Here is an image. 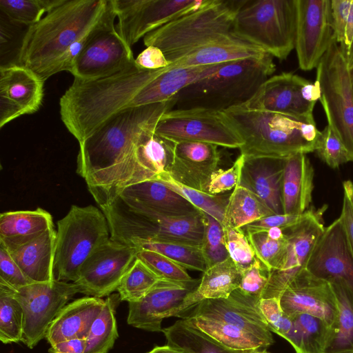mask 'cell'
<instances>
[{
    "label": "cell",
    "mask_w": 353,
    "mask_h": 353,
    "mask_svg": "<svg viewBox=\"0 0 353 353\" xmlns=\"http://www.w3.org/2000/svg\"><path fill=\"white\" fill-rule=\"evenodd\" d=\"M13 292L23 310L21 342L32 349L46 337L54 319L79 290L74 282L54 280L32 283Z\"/></svg>",
    "instance_id": "cell-13"
},
{
    "label": "cell",
    "mask_w": 353,
    "mask_h": 353,
    "mask_svg": "<svg viewBox=\"0 0 353 353\" xmlns=\"http://www.w3.org/2000/svg\"><path fill=\"white\" fill-rule=\"evenodd\" d=\"M120 301L119 295L108 296L103 307L92 323L86 337L84 353H108L119 336L115 308Z\"/></svg>",
    "instance_id": "cell-38"
},
{
    "label": "cell",
    "mask_w": 353,
    "mask_h": 353,
    "mask_svg": "<svg viewBox=\"0 0 353 353\" xmlns=\"http://www.w3.org/2000/svg\"><path fill=\"white\" fill-rule=\"evenodd\" d=\"M343 54L345 58L348 68H351L353 65V38L348 48L347 49L345 52L343 53Z\"/></svg>",
    "instance_id": "cell-60"
},
{
    "label": "cell",
    "mask_w": 353,
    "mask_h": 353,
    "mask_svg": "<svg viewBox=\"0 0 353 353\" xmlns=\"http://www.w3.org/2000/svg\"><path fill=\"white\" fill-rule=\"evenodd\" d=\"M315 151L319 157L332 168H337L350 161L343 143L328 125L320 131Z\"/></svg>",
    "instance_id": "cell-50"
},
{
    "label": "cell",
    "mask_w": 353,
    "mask_h": 353,
    "mask_svg": "<svg viewBox=\"0 0 353 353\" xmlns=\"http://www.w3.org/2000/svg\"><path fill=\"white\" fill-rule=\"evenodd\" d=\"M155 132L171 141H199L228 148L243 142L222 111L192 108L172 109L159 119Z\"/></svg>",
    "instance_id": "cell-12"
},
{
    "label": "cell",
    "mask_w": 353,
    "mask_h": 353,
    "mask_svg": "<svg viewBox=\"0 0 353 353\" xmlns=\"http://www.w3.org/2000/svg\"><path fill=\"white\" fill-rule=\"evenodd\" d=\"M196 286L160 281L141 300L128 303V323L149 332H162L163 320L174 316L185 296Z\"/></svg>",
    "instance_id": "cell-23"
},
{
    "label": "cell",
    "mask_w": 353,
    "mask_h": 353,
    "mask_svg": "<svg viewBox=\"0 0 353 353\" xmlns=\"http://www.w3.org/2000/svg\"><path fill=\"white\" fill-rule=\"evenodd\" d=\"M52 228V215L40 208L34 210L2 212L0 215V243L6 246L21 244Z\"/></svg>",
    "instance_id": "cell-33"
},
{
    "label": "cell",
    "mask_w": 353,
    "mask_h": 353,
    "mask_svg": "<svg viewBox=\"0 0 353 353\" xmlns=\"http://www.w3.org/2000/svg\"><path fill=\"white\" fill-rule=\"evenodd\" d=\"M305 269L329 283L341 280L353 291V257L339 217L325 228Z\"/></svg>",
    "instance_id": "cell-22"
},
{
    "label": "cell",
    "mask_w": 353,
    "mask_h": 353,
    "mask_svg": "<svg viewBox=\"0 0 353 353\" xmlns=\"http://www.w3.org/2000/svg\"><path fill=\"white\" fill-rule=\"evenodd\" d=\"M330 283L337 301L338 317L335 332L323 353H353V291L341 280Z\"/></svg>",
    "instance_id": "cell-36"
},
{
    "label": "cell",
    "mask_w": 353,
    "mask_h": 353,
    "mask_svg": "<svg viewBox=\"0 0 353 353\" xmlns=\"http://www.w3.org/2000/svg\"><path fill=\"white\" fill-rule=\"evenodd\" d=\"M291 318L299 334L301 353H323L333 336L327 323L307 314H299Z\"/></svg>",
    "instance_id": "cell-44"
},
{
    "label": "cell",
    "mask_w": 353,
    "mask_h": 353,
    "mask_svg": "<svg viewBox=\"0 0 353 353\" xmlns=\"http://www.w3.org/2000/svg\"><path fill=\"white\" fill-rule=\"evenodd\" d=\"M134 62L139 68L151 70L165 68L171 65L162 50L153 46L146 47L137 57Z\"/></svg>",
    "instance_id": "cell-57"
},
{
    "label": "cell",
    "mask_w": 353,
    "mask_h": 353,
    "mask_svg": "<svg viewBox=\"0 0 353 353\" xmlns=\"http://www.w3.org/2000/svg\"><path fill=\"white\" fill-rule=\"evenodd\" d=\"M137 247L110 239L83 264L74 282L79 293L102 298L116 291L137 258Z\"/></svg>",
    "instance_id": "cell-16"
},
{
    "label": "cell",
    "mask_w": 353,
    "mask_h": 353,
    "mask_svg": "<svg viewBox=\"0 0 353 353\" xmlns=\"http://www.w3.org/2000/svg\"><path fill=\"white\" fill-rule=\"evenodd\" d=\"M43 84L37 74L18 63L1 66V128L16 118L39 110L43 98Z\"/></svg>",
    "instance_id": "cell-21"
},
{
    "label": "cell",
    "mask_w": 353,
    "mask_h": 353,
    "mask_svg": "<svg viewBox=\"0 0 353 353\" xmlns=\"http://www.w3.org/2000/svg\"><path fill=\"white\" fill-rule=\"evenodd\" d=\"M224 63L163 68L139 91L128 108L170 101L188 85L215 73Z\"/></svg>",
    "instance_id": "cell-27"
},
{
    "label": "cell",
    "mask_w": 353,
    "mask_h": 353,
    "mask_svg": "<svg viewBox=\"0 0 353 353\" xmlns=\"http://www.w3.org/2000/svg\"><path fill=\"white\" fill-rule=\"evenodd\" d=\"M308 212L309 209L301 214H273L250 223L241 229L245 233L267 230L272 228L284 230L301 221L307 216Z\"/></svg>",
    "instance_id": "cell-54"
},
{
    "label": "cell",
    "mask_w": 353,
    "mask_h": 353,
    "mask_svg": "<svg viewBox=\"0 0 353 353\" xmlns=\"http://www.w3.org/2000/svg\"><path fill=\"white\" fill-rule=\"evenodd\" d=\"M116 28L130 46L150 32L203 6L207 0H112Z\"/></svg>",
    "instance_id": "cell-14"
},
{
    "label": "cell",
    "mask_w": 353,
    "mask_h": 353,
    "mask_svg": "<svg viewBox=\"0 0 353 353\" xmlns=\"http://www.w3.org/2000/svg\"><path fill=\"white\" fill-rule=\"evenodd\" d=\"M110 239L108 223L101 210L92 205H72L57 221L54 279L74 282L85 261Z\"/></svg>",
    "instance_id": "cell-8"
},
{
    "label": "cell",
    "mask_w": 353,
    "mask_h": 353,
    "mask_svg": "<svg viewBox=\"0 0 353 353\" xmlns=\"http://www.w3.org/2000/svg\"><path fill=\"white\" fill-rule=\"evenodd\" d=\"M112 0H65L29 26L18 54V64L45 82L52 68L74 43L101 21Z\"/></svg>",
    "instance_id": "cell-3"
},
{
    "label": "cell",
    "mask_w": 353,
    "mask_h": 353,
    "mask_svg": "<svg viewBox=\"0 0 353 353\" xmlns=\"http://www.w3.org/2000/svg\"><path fill=\"white\" fill-rule=\"evenodd\" d=\"M315 81L327 125L353 161V88L345 58L334 38L316 68Z\"/></svg>",
    "instance_id": "cell-9"
},
{
    "label": "cell",
    "mask_w": 353,
    "mask_h": 353,
    "mask_svg": "<svg viewBox=\"0 0 353 353\" xmlns=\"http://www.w3.org/2000/svg\"><path fill=\"white\" fill-rule=\"evenodd\" d=\"M197 286L188 294L174 316L183 319L200 302L228 298L240 287L242 270L229 256L203 272Z\"/></svg>",
    "instance_id": "cell-28"
},
{
    "label": "cell",
    "mask_w": 353,
    "mask_h": 353,
    "mask_svg": "<svg viewBox=\"0 0 353 353\" xmlns=\"http://www.w3.org/2000/svg\"><path fill=\"white\" fill-rule=\"evenodd\" d=\"M162 332L167 345L183 353H241L225 347L183 319L163 328Z\"/></svg>",
    "instance_id": "cell-35"
},
{
    "label": "cell",
    "mask_w": 353,
    "mask_h": 353,
    "mask_svg": "<svg viewBox=\"0 0 353 353\" xmlns=\"http://www.w3.org/2000/svg\"><path fill=\"white\" fill-rule=\"evenodd\" d=\"M224 241L229 256L242 270L251 265L256 258L245 232L223 223Z\"/></svg>",
    "instance_id": "cell-49"
},
{
    "label": "cell",
    "mask_w": 353,
    "mask_h": 353,
    "mask_svg": "<svg viewBox=\"0 0 353 353\" xmlns=\"http://www.w3.org/2000/svg\"><path fill=\"white\" fill-rule=\"evenodd\" d=\"M117 197L132 210L166 216H184L200 212L180 194L155 179L128 186Z\"/></svg>",
    "instance_id": "cell-25"
},
{
    "label": "cell",
    "mask_w": 353,
    "mask_h": 353,
    "mask_svg": "<svg viewBox=\"0 0 353 353\" xmlns=\"http://www.w3.org/2000/svg\"><path fill=\"white\" fill-rule=\"evenodd\" d=\"M343 207L339 219L353 257V183L350 180L343 181Z\"/></svg>",
    "instance_id": "cell-56"
},
{
    "label": "cell",
    "mask_w": 353,
    "mask_h": 353,
    "mask_svg": "<svg viewBox=\"0 0 353 353\" xmlns=\"http://www.w3.org/2000/svg\"><path fill=\"white\" fill-rule=\"evenodd\" d=\"M204 234L201 249L208 268L229 257L226 249L222 225L208 214L201 211Z\"/></svg>",
    "instance_id": "cell-48"
},
{
    "label": "cell",
    "mask_w": 353,
    "mask_h": 353,
    "mask_svg": "<svg viewBox=\"0 0 353 353\" xmlns=\"http://www.w3.org/2000/svg\"><path fill=\"white\" fill-rule=\"evenodd\" d=\"M162 69L145 70L134 63L107 77L89 81L74 79L60 99L63 123L82 143L108 119L128 108L139 91Z\"/></svg>",
    "instance_id": "cell-2"
},
{
    "label": "cell",
    "mask_w": 353,
    "mask_h": 353,
    "mask_svg": "<svg viewBox=\"0 0 353 353\" xmlns=\"http://www.w3.org/2000/svg\"><path fill=\"white\" fill-rule=\"evenodd\" d=\"M259 302V300L245 296L236 289L226 299L200 302L183 318L196 316L221 321L239 327L270 346L274 343V339L260 311Z\"/></svg>",
    "instance_id": "cell-20"
},
{
    "label": "cell",
    "mask_w": 353,
    "mask_h": 353,
    "mask_svg": "<svg viewBox=\"0 0 353 353\" xmlns=\"http://www.w3.org/2000/svg\"><path fill=\"white\" fill-rule=\"evenodd\" d=\"M244 157L240 154L227 170L217 169L210 176L204 192L212 195L234 188L239 183Z\"/></svg>",
    "instance_id": "cell-51"
},
{
    "label": "cell",
    "mask_w": 353,
    "mask_h": 353,
    "mask_svg": "<svg viewBox=\"0 0 353 353\" xmlns=\"http://www.w3.org/2000/svg\"><path fill=\"white\" fill-rule=\"evenodd\" d=\"M161 279L142 261L136 258L117 288L120 301L137 302L143 298Z\"/></svg>",
    "instance_id": "cell-43"
},
{
    "label": "cell",
    "mask_w": 353,
    "mask_h": 353,
    "mask_svg": "<svg viewBox=\"0 0 353 353\" xmlns=\"http://www.w3.org/2000/svg\"><path fill=\"white\" fill-rule=\"evenodd\" d=\"M154 179L180 194L199 210L208 214L222 223L229 198L226 199L218 194H209L183 185L172 178L167 172L161 174Z\"/></svg>",
    "instance_id": "cell-40"
},
{
    "label": "cell",
    "mask_w": 353,
    "mask_h": 353,
    "mask_svg": "<svg viewBox=\"0 0 353 353\" xmlns=\"http://www.w3.org/2000/svg\"><path fill=\"white\" fill-rule=\"evenodd\" d=\"M352 0H331L333 37L340 46L345 43Z\"/></svg>",
    "instance_id": "cell-55"
},
{
    "label": "cell",
    "mask_w": 353,
    "mask_h": 353,
    "mask_svg": "<svg viewBox=\"0 0 353 353\" xmlns=\"http://www.w3.org/2000/svg\"><path fill=\"white\" fill-rule=\"evenodd\" d=\"M296 30V0H256L245 1L231 33L284 60L294 49Z\"/></svg>",
    "instance_id": "cell-7"
},
{
    "label": "cell",
    "mask_w": 353,
    "mask_h": 353,
    "mask_svg": "<svg viewBox=\"0 0 353 353\" xmlns=\"http://www.w3.org/2000/svg\"><path fill=\"white\" fill-rule=\"evenodd\" d=\"M258 353H270V352H268L267 351V350H265L261 351V352H258Z\"/></svg>",
    "instance_id": "cell-62"
},
{
    "label": "cell",
    "mask_w": 353,
    "mask_h": 353,
    "mask_svg": "<svg viewBox=\"0 0 353 353\" xmlns=\"http://www.w3.org/2000/svg\"><path fill=\"white\" fill-rule=\"evenodd\" d=\"M349 71H350L351 83H352V86L353 88V65L349 68Z\"/></svg>",
    "instance_id": "cell-61"
},
{
    "label": "cell",
    "mask_w": 353,
    "mask_h": 353,
    "mask_svg": "<svg viewBox=\"0 0 353 353\" xmlns=\"http://www.w3.org/2000/svg\"><path fill=\"white\" fill-rule=\"evenodd\" d=\"M117 15L112 6L90 32L89 38L70 72L74 79L89 81L107 77L134 65L131 47L117 30Z\"/></svg>",
    "instance_id": "cell-11"
},
{
    "label": "cell",
    "mask_w": 353,
    "mask_h": 353,
    "mask_svg": "<svg viewBox=\"0 0 353 353\" xmlns=\"http://www.w3.org/2000/svg\"><path fill=\"white\" fill-rule=\"evenodd\" d=\"M174 143L169 174L183 185L204 192L211 174L218 169V146L199 141Z\"/></svg>",
    "instance_id": "cell-24"
},
{
    "label": "cell",
    "mask_w": 353,
    "mask_h": 353,
    "mask_svg": "<svg viewBox=\"0 0 353 353\" xmlns=\"http://www.w3.org/2000/svg\"><path fill=\"white\" fill-rule=\"evenodd\" d=\"M112 225L114 237L125 244L145 241L201 247L203 243L201 212L184 216H166L123 205L115 212Z\"/></svg>",
    "instance_id": "cell-10"
},
{
    "label": "cell",
    "mask_w": 353,
    "mask_h": 353,
    "mask_svg": "<svg viewBox=\"0 0 353 353\" xmlns=\"http://www.w3.org/2000/svg\"><path fill=\"white\" fill-rule=\"evenodd\" d=\"M295 47L299 68H316L334 39L331 0H296Z\"/></svg>",
    "instance_id": "cell-17"
},
{
    "label": "cell",
    "mask_w": 353,
    "mask_h": 353,
    "mask_svg": "<svg viewBox=\"0 0 353 353\" xmlns=\"http://www.w3.org/2000/svg\"><path fill=\"white\" fill-rule=\"evenodd\" d=\"M104 302L101 298L86 296L67 303L50 325L47 341L52 345L72 339H86Z\"/></svg>",
    "instance_id": "cell-29"
},
{
    "label": "cell",
    "mask_w": 353,
    "mask_h": 353,
    "mask_svg": "<svg viewBox=\"0 0 353 353\" xmlns=\"http://www.w3.org/2000/svg\"><path fill=\"white\" fill-rule=\"evenodd\" d=\"M314 175L306 154L297 153L286 159L282 181L284 214H301L308 210L312 202Z\"/></svg>",
    "instance_id": "cell-31"
},
{
    "label": "cell",
    "mask_w": 353,
    "mask_h": 353,
    "mask_svg": "<svg viewBox=\"0 0 353 353\" xmlns=\"http://www.w3.org/2000/svg\"><path fill=\"white\" fill-rule=\"evenodd\" d=\"M137 258L142 261L161 279L187 285H196L198 283V281L188 274L186 269L160 253L139 250Z\"/></svg>",
    "instance_id": "cell-47"
},
{
    "label": "cell",
    "mask_w": 353,
    "mask_h": 353,
    "mask_svg": "<svg viewBox=\"0 0 353 353\" xmlns=\"http://www.w3.org/2000/svg\"><path fill=\"white\" fill-rule=\"evenodd\" d=\"M65 0H0L1 10L12 21L32 26L45 13L62 4Z\"/></svg>",
    "instance_id": "cell-46"
},
{
    "label": "cell",
    "mask_w": 353,
    "mask_h": 353,
    "mask_svg": "<svg viewBox=\"0 0 353 353\" xmlns=\"http://www.w3.org/2000/svg\"><path fill=\"white\" fill-rule=\"evenodd\" d=\"M32 283L13 259L7 248L0 243V285L16 291Z\"/></svg>",
    "instance_id": "cell-53"
},
{
    "label": "cell",
    "mask_w": 353,
    "mask_h": 353,
    "mask_svg": "<svg viewBox=\"0 0 353 353\" xmlns=\"http://www.w3.org/2000/svg\"><path fill=\"white\" fill-rule=\"evenodd\" d=\"M269 271L256 258L253 263L242 272L240 287L244 295L260 300L268 281Z\"/></svg>",
    "instance_id": "cell-52"
},
{
    "label": "cell",
    "mask_w": 353,
    "mask_h": 353,
    "mask_svg": "<svg viewBox=\"0 0 353 353\" xmlns=\"http://www.w3.org/2000/svg\"><path fill=\"white\" fill-rule=\"evenodd\" d=\"M86 339H72L57 343L48 350L50 353H84Z\"/></svg>",
    "instance_id": "cell-58"
},
{
    "label": "cell",
    "mask_w": 353,
    "mask_h": 353,
    "mask_svg": "<svg viewBox=\"0 0 353 353\" xmlns=\"http://www.w3.org/2000/svg\"><path fill=\"white\" fill-rule=\"evenodd\" d=\"M320 97L316 81L292 72H283L266 79L243 104L254 109L314 118L313 110Z\"/></svg>",
    "instance_id": "cell-15"
},
{
    "label": "cell",
    "mask_w": 353,
    "mask_h": 353,
    "mask_svg": "<svg viewBox=\"0 0 353 353\" xmlns=\"http://www.w3.org/2000/svg\"><path fill=\"white\" fill-rule=\"evenodd\" d=\"M55 240L56 230L52 228L21 244H2L32 283H48L55 280Z\"/></svg>",
    "instance_id": "cell-30"
},
{
    "label": "cell",
    "mask_w": 353,
    "mask_h": 353,
    "mask_svg": "<svg viewBox=\"0 0 353 353\" xmlns=\"http://www.w3.org/2000/svg\"><path fill=\"white\" fill-rule=\"evenodd\" d=\"M273 214L255 194L246 188L237 185L229 196L221 224H228L234 228H242Z\"/></svg>",
    "instance_id": "cell-37"
},
{
    "label": "cell",
    "mask_w": 353,
    "mask_h": 353,
    "mask_svg": "<svg viewBox=\"0 0 353 353\" xmlns=\"http://www.w3.org/2000/svg\"><path fill=\"white\" fill-rule=\"evenodd\" d=\"M245 234L256 258L269 272L280 270L283 267L287 254L288 241L282 229L272 228Z\"/></svg>",
    "instance_id": "cell-39"
},
{
    "label": "cell",
    "mask_w": 353,
    "mask_h": 353,
    "mask_svg": "<svg viewBox=\"0 0 353 353\" xmlns=\"http://www.w3.org/2000/svg\"><path fill=\"white\" fill-rule=\"evenodd\" d=\"M276 70L267 54L224 63L215 73L188 85L175 97L176 109L223 111L248 101ZM174 105V106H175Z\"/></svg>",
    "instance_id": "cell-5"
},
{
    "label": "cell",
    "mask_w": 353,
    "mask_h": 353,
    "mask_svg": "<svg viewBox=\"0 0 353 353\" xmlns=\"http://www.w3.org/2000/svg\"><path fill=\"white\" fill-rule=\"evenodd\" d=\"M325 228L322 212L310 209L299 223L283 230L288 246L285 260L280 270L269 272L268 281L261 299H279L295 276L304 268Z\"/></svg>",
    "instance_id": "cell-18"
},
{
    "label": "cell",
    "mask_w": 353,
    "mask_h": 353,
    "mask_svg": "<svg viewBox=\"0 0 353 353\" xmlns=\"http://www.w3.org/2000/svg\"><path fill=\"white\" fill-rule=\"evenodd\" d=\"M187 320L225 347L241 353H258L269 346L262 340L237 327L202 316H187Z\"/></svg>",
    "instance_id": "cell-34"
},
{
    "label": "cell",
    "mask_w": 353,
    "mask_h": 353,
    "mask_svg": "<svg viewBox=\"0 0 353 353\" xmlns=\"http://www.w3.org/2000/svg\"><path fill=\"white\" fill-rule=\"evenodd\" d=\"M243 144L245 157L288 158L315 151L320 134L314 118L254 109L245 104L222 111Z\"/></svg>",
    "instance_id": "cell-4"
},
{
    "label": "cell",
    "mask_w": 353,
    "mask_h": 353,
    "mask_svg": "<svg viewBox=\"0 0 353 353\" xmlns=\"http://www.w3.org/2000/svg\"><path fill=\"white\" fill-rule=\"evenodd\" d=\"M286 159L244 157L238 185L255 194L274 214H283L282 181Z\"/></svg>",
    "instance_id": "cell-26"
},
{
    "label": "cell",
    "mask_w": 353,
    "mask_h": 353,
    "mask_svg": "<svg viewBox=\"0 0 353 353\" xmlns=\"http://www.w3.org/2000/svg\"><path fill=\"white\" fill-rule=\"evenodd\" d=\"M261 48L232 34L213 40L171 63L173 67H194L221 64L267 54Z\"/></svg>",
    "instance_id": "cell-32"
},
{
    "label": "cell",
    "mask_w": 353,
    "mask_h": 353,
    "mask_svg": "<svg viewBox=\"0 0 353 353\" xmlns=\"http://www.w3.org/2000/svg\"><path fill=\"white\" fill-rule=\"evenodd\" d=\"M245 1L207 0L198 10L183 15L143 37L172 63L201 46L232 32L238 10Z\"/></svg>",
    "instance_id": "cell-6"
},
{
    "label": "cell",
    "mask_w": 353,
    "mask_h": 353,
    "mask_svg": "<svg viewBox=\"0 0 353 353\" xmlns=\"http://www.w3.org/2000/svg\"><path fill=\"white\" fill-rule=\"evenodd\" d=\"M259 307L271 332L287 340L296 353L301 352L299 332L292 319L283 312L280 299L276 298L261 299Z\"/></svg>",
    "instance_id": "cell-45"
},
{
    "label": "cell",
    "mask_w": 353,
    "mask_h": 353,
    "mask_svg": "<svg viewBox=\"0 0 353 353\" xmlns=\"http://www.w3.org/2000/svg\"><path fill=\"white\" fill-rule=\"evenodd\" d=\"M176 104L170 101L125 108L113 115L79 143L77 172L84 179L99 207L123 188L154 176L141 161L137 144L146 130Z\"/></svg>",
    "instance_id": "cell-1"
},
{
    "label": "cell",
    "mask_w": 353,
    "mask_h": 353,
    "mask_svg": "<svg viewBox=\"0 0 353 353\" xmlns=\"http://www.w3.org/2000/svg\"><path fill=\"white\" fill-rule=\"evenodd\" d=\"M147 353H183L177 349L168 345L162 346H155L153 349Z\"/></svg>",
    "instance_id": "cell-59"
},
{
    "label": "cell",
    "mask_w": 353,
    "mask_h": 353,
    "mask_svg": "<svg viewBox=\"0 0 353 353\" xmlns=\"http://www.w3.org/2000/svg\"><path fill=\"white\" fill-rule=\"evenodd\" d=\"M23 310L13 290L0 285V340L3 344L21 341Z\"/></svg>",
    "instance_id": "cell-42"
},
{
    "label": "cell",
    "mask_w": 353,
    "mask_h": 353,
    "mask_svg": "<svg viewBox=\"0 0 353 353\" xmlns=\"http://www.w3.org/2000/svg\"><path fill=\"white\" fill-rule=\"evenodd\" d=\"M280 303L283 312L290 317L307 314L321 319L332 328L334 335L338 305L329 282L314 276L304 268L283 292Z\"/></svg>",
    "instance_id": "cell-19"
},
{
    "label": "cell",
    "mask_w": 353,
    "mask_h": 353,
    "mask_svg": "<svg viewBox=\"0 0 353 353\" xmlns=\"http://www.w3.org/2000/svg\"><path fill=\"white\" fill-rule=\"evenodd\" d=\"M130 245L137 247L138 250H147L160 253L185 269L204 272L208 268L201 247L145 241H136Z\"/></svg>",
    "instance_id": "cell-41"
}]
</instances>
